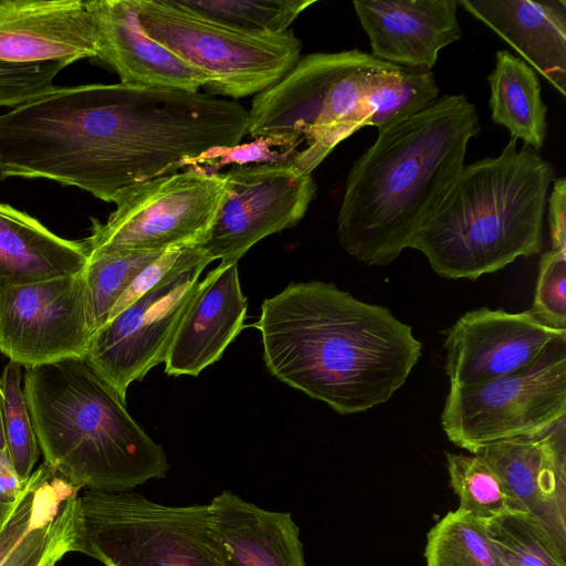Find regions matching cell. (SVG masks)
<instances>
[{"instance_id": "603a6c76", "label": "cell", "mask_w": 566, "mask_h": 566, "mask_svg": "<svg viewBox=\"0 0 566 566\" xmlns=\"http://www.w3.org/2000/svg\"><path fill=\"white\" fill-rule=\"evenodd\" d=\"M438 98L431 71L395 64L379 69L373 73L366 94V126L382 130L424 111Z\"/></svg>"}, {"instance_id": "5b68a950", "label": "cell", "mask_w": 566, "mask_h": 566, "mask_svg": "<svg viewBox=\"0 0 566 566\" xmlns=\"http://www.w3.org/2000/svg\"><path fill=\"white\" fill-rule=\"evenodd\" d=\"M389 65L357 49L307 54L254 96L248 134L292 150L291 161L312 175L340 142L366 126L373 73Z\"/></svg>"}, {"instance_id": "8fae6325", "label": "cell", "mask_w": 566, "mask_h": 566, "mask_svg": "<svg viewBox=\"0 0 566 566\" xmlns=\"http://www.w3.org/2000/svg\"><path fill=\"white\" fill-rule=\"evenodd\" d=\"M211 262L206 256L171 273L92 335L84 360L123 401L133 381L165 360L200 275Z\"/></svg>"}, {"instance_id": "8992f818", "label": "cell", "mask_w": 566, "mask_h": 566, "mask_svg": "<svg viewBox=\"0 0 566 566\" xmlns=\"http://www.w3.org/2000/svg\"><path fill=\"white\" fill-rule=\"evenodd\" d=\"M81 548L105 566H224L212 507L132 492L78 493Z\"/></svg>"}, {"instance_id": "83f0119b", "label": "cell", "mask_w": 566, "mask_h": 566, "mask_svg": "<svg viewBox=\"0 0 566 566\" xmlns=\"http://www.w3.org/2000/svg\"><path fill=\"white\" fill-rule=\"evenodd\" d=\"M188 9L230 27L280 33L315 0H178Z\"/></svg>"}, {"instance_id": "3957f363", "label": "cell", "mask_w": 566, "mask_h": 566, "mask_svg": "<svg viewBox=\"0 0 566 566\" xmlns=\"http://www.w3.org/2000/svg\"><path fill=\"white\" fill-rule=\"evenodd\" d=\"M553 165L511 138L501 154L464 165L411 241L447 279L475 280L543 248Z\"/></svg>"}, {"instance_id": "484cf974", "label": "cell", "mask_w": 566, "mask_h": 566, "mask_svg": "<svg viewBox=\"0 0 566 566\" xmlns=\"http://www.w3.org/2000/svg\"><path fill=\"white\" fill-rule=\"evenodd\" d=\"M450 485L458 509L488 522L511 512H523L497 473L480 457L446 452Z\"/></svg>"}, {"instance_id": "836d02e7", "label": "cell", "mask_w": 566, "mask_h": 566, "mask_svg": "<svg viewBox=\"0 0 566 566\" xmlns=\"http://www.w3.org/2000/svg\"><path fill=\"white\" fill-rule=\"evenodd\" d=\"M25 481L21 480L17 473L7 449L0 450V506L2 509L8 510L14 503Z\"/></svg>"}, {"instance_id": "d6986e66", "label": "cell", "mask_w": 566, "mask_h": 566, "mask_svg": "<svg viewBox=\"0 0 566 566\" xmlns=\"http://www.w3.org/2000/svg\"><path fill=\"white\" fill-rule=\"evenodd\" d=\"M460 6L566 96L565 0H460Z\"/></svg>"}, {"instance_id": "e575fe53", "label": "cell", "mask_w": 566, "mask_h": 566, "mask_svg": "<svg viewBox=\"0 0 566 566\" xmlns=\"http://www.w3.org/2000/svg\"><path fill=\"white\" fill-rule=\"evenodd\" d=\"M7 449L4 426H3V394L0 385V450Z\"/></svg>"}, {"instance_id": "7a4b0ae2", "label": "cell", "mask_w": 566, "mask_h": 566, "mask_svg": "<svg viewBox=\"0 0 566 566\" xmlns=\"http://www.w3.org/2000/svg\"><path fill=\"white\" fill-rule=\"evenodd\" d=\"M479 132L476 108L464 94L439 97L379 130L346 179L336 231L344 251L366 265L384 266L410 248Z\"/></svg>"}, {"instance_id": "9c48e42d", "label": "cell", "mask_w": 566, "mask_h": 566, "mask_svg": "<svg viewBox=\"0 0 566 566\" xmlns=\"http://www.w3.org/2000/svg\"><path fill=\"white\" fill-rule=\"evenodd\" d=\"M566 419V335L526 368L489 381L450 387L441 426L455 446L473 449L546 432Z\"/></svg>"}, {"instance_id": "5bb4252c", "label": "cell", "mask_w": 566, "mask_h": 566, "mask_svg": "<svg viewBox=\"0 0 566 566\" xmlns=\"http://www.w3.org/2000/svg\"><path fill=\"white\" fill-rule=\"evenodd\" d=\"M470 453L497 473L520 509L566 554V419L544 433L494 441Z\"/></svg>"}, {"instance_id": "7c38bea8", "label": "cell", "mask_w": 566, "mask_h": 566, "mask_svg": "<svg viewBox=\"0 0 566 566\" xmlns=\"http://www.w3.org/2000/svg\"><path fill=\"white\" fill-rule=\"evenodd\" d=\"M223 176L226 199L201 245L223 264L238 263L260 240L297 224L317 190L312 175L291 160L240 165Z\"/></svg>"}, {"instance_id": "9a60e30c", "label": "cell", "mask_w": 566, "mask_h": 566, "mask_svg": "<svg viewBox=\"0 0 566 566\" xmlns=\"http://www.w3.org/2000/svg\"><path fill=\"white\" fill-rule=\"evenodd\" d=\"M97 41L82 0H0V62L70 65L95 59Z\"/></svg>"}, {"instance_id": "277c9868", "label": "cell", "mask_w": 566, "mask_h": 566, "mask_svg": "<svg viewBox=\"0 0 566 566\" xmlns=\"http://www.w3.org/2000/svg\"><path fill=\"white\" fill-rule=\"evenodd\" d=\"M23 380L39 449L57 476L101 492L130 491L166 476L164 448L84 359L25 368Z\"/></svg>"}, {"instance_id": "2e32d148", "label": "cell", "mask_w": 566, "mask_h": 566, "mask_svg": "<svg viewBox=\"0 0 566 566\" xmlns=\"http://www.w3.org/2000/svg\"><path fill=\"white\" fill-rule=\"evenodd\" d=\"M460 0H354L371 55L406 69L431 71L440 50L458 41Z\"/></svg>"}, {"instance_id": "ba28073f", "label": "cell", "mask_w": 566, "mask_h": 566, "mask_svg": "<svg viewBox=\"0 0 566 566\" xmlns=\"http://www.w3.org/2000/svg\"><path fill=\"white\" fill-rule=\"evenodd\" d=\"M226 199L223 174L190 167L124 190L102 223L92 219L90 256L201 247Z\"/></svg>"}, {"instance_id": "44dd1931", "label": "cell", "mask_w": 566, "mask_h": 566, "mask_svg": "<svg viewBox=\"0 0 566 566\" xmlns=\"http://www.w3.org/2000/svg\"><path fill=\"white\" fill-rule=\"evenodd\" d=\"M85 240L61 238L38 219L0 202V283L22 285L77 274L88 262Z\"/></svg>"}, {"instance_id": "d590c367", "label": "cell", "mask_w": 566, "mask_h": 566, "mask_svg": "<svg viewBox=\"0 0 566 566\" xmlns=\"http://www.w3.org/2000/svg\"><path fill=\"white\" fill-rule=\"evenodd\" d=\"M9 509H10V507H9ZM9 509H8V510H9ZM8 510H4V509H2V507L0 506V526H1L2 521H3V520H4V517H6V514H7Z\"/></svg>"}, {"instance_id": "4fadbf2b", "label": "cell", "mask_w": 566, "mask_h": 566, "mask_svg": "<svg viewBox=\"0 0 566 566\" xmlns=\"http://www.w3.org/2000/svg\"><path fill=\"white\" fill-rule=\"evenodd\" d=\"M444 334L450 387H465L526 368L566 331L544 325L530 311L481 307L463 314Z\"/></svg>"}, {"instance_id": "30bf717a", "label": "cell", "mask_w": 566, "mask_h": 566, "mask_svg": "<svg viewBox=\"0 0 566 566\" xmlns=\"http://www.w3.org/2000/svg\"><path fill=\"white\" fill-rule=\"evenodd\" d=\"M94 334L85 270L22 285L0 283V353L25 368L84 359Z\"/></svg>"}, {"instance_id": "4316f807", "label": "cell", "mask_w": 566, "mask_h": 566, "mask_svg": "<svg viewBox=\"0 0 566 566\" xmlns=\"http://www.w3.org/2000/svg\"><path fill=\"white\" fill-rule=\"evenodd\" d=\"M503 566H566V554L546 530L525 512H511L485 522Z\"/></svg>"}, {"instance_id": "1f68e13d", "label": "cell", "mask_w": 566, "mask_h": 566, "mask_svg": "<svg viewBox=\"0 0 566 566\" xmlns=\"http://www.w3.org/2000/svg\"><path fill=\"white\" fill-rule=\"evenodd\" d=\"M69 64L63 61L40 64L0 62V107H18L54 91V78Z\"/></svg>"}, {"instance_id": "d4e9b609", "label": "cell", "mask_w": 566, "mask_h": 566, "mask_svg": "<svg viewBox=\"0 0 566 566\" xmlns=\"http://www.w3.org/2000/svg\"><path fill=\"white\" fill-rule=\"evenodd\" d=\"M424 557L427 566H503L485 522L460 509L431 527Z\"/></svg>"}, {"instance_id": "e0dca14e", "label": "cell", "mask_w": 566, "mask_h": 566, "mask_svg": "<svg viewBox=\"0 0 566 566\" xmlns=\"http://www.w3.org/2000/svg\"><path fill=\"white\" fill-rule=\"evenodd\" d=\"M97 29V55L122 84L198 92L209 82L143 29L133 0L84 1Z\"/></svg>"}, {"instance_id": "d6a6232c", "label": "cell", "mask_w": 566, "mask_h": 566, "mask_svg": "<svg viewBox=\"0 0 566 566\" xmlns=\"http://www.w3.org/2000/svg\"><path fill=\"white\" fill-rule=\"evenodd\" d=\"M553 250L566 251V179L555 178L547 199Z\"/></svg>"}, {"instance_id": "7402d4cb", "label": "cell", "mask_w": 566, "mask_h": 566, "mask_svg": "<svg viewBox=\"0 0 566 566\" xmlns=\"http://www.w3.org/2000/svg\"><path fill=\"white\" fill-rule=\"evenodd\" d=\"M488 80L493 122L507 128L512 138L539 151L546 138L547 106L536 72L507 50H499Z\"/></svg>"}, {"instance_id": "4dcf8cb0", "label": "cell", "mask_w": 566, "mask_h": 566, "mask_svg": "<svg viewBox=\"0 0 566 566\" xmlns=\"http://www.w3.org/2000/svg\"><path fill=\"white\" fill-rule=\"evenodd\" d=\"M528 311L544 325L566 331V251L551 249L542 255Z\"/></svg>"}, {"instance_id": "f546056e", "label": "cell", "mask_w": 566, "mask_h": 566, "mask_svg": "<svg viewBox=\"0 0 566 566\" xmlns=\"http://www.w3.org/2000/svg\"><path fill=\"white\" fill-rule=\"evenodd\" d=\"M21 366L9 361L3 369L0 385L3 394L7 451L17 473L25 481L34 471L41 451L21 388Z\"/></svg>"}, {"instance_id": "52a82bcc", "label": "cell", "mask_w": 566, "mask_h": 566, "mask_svg": "<svg viewBox=\"0 0 566 566\" xmlns=\"http://www.w3.org/2000/svg\"><path fill=\"white\" fill-rule=\"evenodd\" d=\"M144 31L209 76L208 94L256 95L298 62L302 42L292 30L251 32L211 20L178 0H133Z\"/></svg>"}, {"instance_id": "ffe728a7", "label": "cell", "mask_w": 566, "mask_h": 566, "mask_svg": "<svg viewBox=\"0 0 566 566\" xmlns=\"http://www.w3.org/2000/svg\"><path fill=\"white\" fill-rule=\"evenodd\" d=\"M210 505L224 566H306L291 513L262 509L230 491Z\"/></svg>"}, {"instance_id": "f1b7e54d", "label": "cell", "mask_w": 566, "mask_h": 566, "mask_svg": "<svg viewBox=\"0 0 566 566\" xmlns=\"http://www.w3.org/2000/svg\"><path fill=\"white\" fill-rule=\"evenodd\" d=\"M163 252L112 253L88 258L85 279L94 332L102 327L134 277Z\"/></svg>"}, {"instance_id": "cb8c5ba5", "label": "cell", "mask_w": 566, "mask_h": 566, "mask_svg": "<svg viewBox=\"0 0 566 566\" xmlns=\"http://www.w3.org/2000/svg\"><path fill=\"white\" fill-rule=\"evenodd\" d=\"M80 491L50 507L21 537L0 566H56L69 553H80Z\"/></svg>"}, {"instance_id": "6da1fadb", "label": "cell", "mask_w": 566, "mask_h": 566, "mask_svg": "<svg viewBox=\"0 0 566 566\" xmlns=\"http://www.w3.org/2000/svg\"><path fill=\"white\" fill-rule=\"evenodd\" d=\"M255 326L269 371L340 415L387 402L421 356L411 326L387 307L321 281L264 300Z\"/></svg>"}, {"instance_id": "ac0fdd59", "label": "cell", "mask_w": 566, "mask_h": 566, "mask_svg": "<svg viewBox=\"0 0 566 566\" xmlns=\"http://www.w3.org/2000/svg\"><path fill=\"white\" fill-rule=\"evenodd\" d=\"M247 308L238 263H220L190 298L164 360L165 373L198 376L219 360L241 332Z\"/></svg>"}]
</instances>
